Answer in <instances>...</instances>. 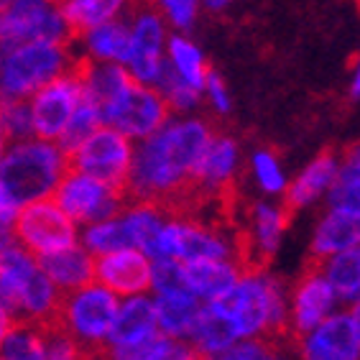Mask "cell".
<instances>
[{"label":"cell","mask_w":360,"mask_h":360,"mask_svg":"<svg viewBox=\"0 0 360 360\" xmlns=\"http://www.w3.org/2000/svg\"><path fill=\"white\" fill-rule=\"evenodd\" d=\"M212 123L205 118H169L164 128L139 141L133 148V164L125 184L131 202H148L167 215H184L189 205V181L207 141L212 139Z\"/></svg>","instance_id":"1"},{"label":"cell","mask_w":360,"mask_h":360,"mask_svg":"<svg viewBox=\"0 0 360 360\" xmlns=\"http://www.w3.org/2000/svg\"><path fill=\"white\" fill-rule=\"evenodd\" d=\"M207 304L228 319L238 340L286 338L289 286L266 266H245L230 291Z\"/></svg>","instance_id":"2"},{"label":"cell","mask_w":360,"mask_h":360,"mask_svg":"<svg viewBox=\"0 0 360 360\" xmlns=\"http://www.w3.org/2000/svg\"><path fill=\"white\" fill-rule=\"evenodd\" d=\"M0 307L13 322H54L59 319L62 294L49 281L39 258L23 248L0 253Z\"/></svg>","instance_id":"3"},{"label":"cell","mask_w":360,"mask_h":360,"mask_svg":"<svg viewBox=\"0 0 360 360\" xmlns=\"http://www.w3.org/2000/svg\"><path fill=\"white\" fill-rule=\"evenodd\" d=\"M67 172V156L54 141L28 139L6 148L0 159V181L6 184L15 205L46 200Z\"/></svg>","instance_id":"4"},{"label":"cell","mask_w":360,"mask_h":360,"mask_svg":"<svg viewBox=\"0 0 360 360\" xmlns=\"http://www.w3.org/2000/svg\"><path fill=\"white\" fill-rule=\"evenodd\" d=\"M67 44L56 41H23L11 49L0 67V90L8 100H26L39 87L64 75L72 67Z\"/></svg>","instance_id":"5"},{"label":"cell","mask_w":360,"mask_h":360,"mask_svg":"<svg viewBox=\"0 0 360 360\" xmlns=\"http://www.w3.org/2000/svg\"><path fill=\"white\" fill-rule=\"evenodd\" d=\"M118 304L120 297H115L112 291L100 284H87L82 289L62 294L59 322L77 340L79 350L105 347Z\"/></svg>","instance_id":"6"},{"label":"cell","mask_w":360,"mask_h":360,"mask_svg":"<svg viewBox=\"0 0 360 360\" xmlns=\"http://www.w3.org/2000/svg\"><path fill=\"white\" fill-rule=\"evenodd\" d=\"M125 13L131 31V56L125 70L139 84L156 87L167 70L169 26L148 0H133Z\"/></svg>","instance_id":"7"},{"label":"cell","mask_w":360,"mask_h":360,"mask_svg":"<svg viewBox=\"0 0 360 360\" xmlns=\"http://www.w3.org/2000/svg\"><path fill=\"white\" fill-rule=\"evenodd\" d=\"M133 148L136 146L128 136L110 125H100L67 159V169L87 174L115 192H125L133 164Z\"/></svg>","instance_id":"8"},{"label":"cell","mask_w":360,"mask_h":360,"mask_svg":"<svg viewBox=\"0 0 360 360\" xmlns=\"http://www.w3.org/2000/svg\"><path fill=\"white\" fill-rule=\"evenodd\" d=\"M172 118L167 100L156 87L139 84L133 79L118 97L100 105V120L110 125L131 141H146L148 136L164 128Z\"/></svg>","instance_id":"9"},{"label":"cell","mask_w":360,"mask_h":360,"mask_svg":"<svg viewBox=\"0 0 360 360\" xmlns=\"http://www.w3.org/2000/svg\"><path fill=\"white\" fill-rule=\"evenodd\" d=\"M84 97V56L75 59L64 75L54 77L51 82L31 95V125L34 136L41 141H56L64 125L70 123L72 112L77 110Z\"/></svg>","instance_id":"10"},{"label":"cell","mask_w":360,"mask_h":360,"mask_svg":"<svg viewBox=\"0 0 360 360\" xmlns=\"http://www.w3.org/2000/svg\"><path fill=\"white\" fill-rule=\"evenodd\" d=\"M13 233L18 248L41 258L77 243V222L59 210L51 197L21 205L15 212Z\"/></svg>","instance_id":"11"},{"label":"cell","mask_w":360,"mask_h":360,"mask_svg":"<svg viewBox=\"0 0 360 360\" xmlns=\"http://www.w3.org/2000/svg\"><path fill=\"white\" fill-rule=\"evenodd\" d=\"M51 200L75 222H87V225L110 220L128 207L125 192H115V189L105 187L103 181L92 179L82 172H75V169L64 172L62 181L56 184L54 194H51Z\"/></svg>","instance_id":"12"},{"label":"cell","mask_w":360,"mask_h":360,"mask_svg":"<svg viewBox=\"0 0 360 360\" xmlns=\"http://www.w3.org/2000/svg\"><path fill=\"white\" fill-rule=\"evenodd\" d=\"M0 41L70 44L72 36L56 6L46 0H11L0 8Z\"/></svg>","instance_id":"13"},{"label":"cell","mask_w":360,"mask_h":360,"mask_svg":"<svg viewBox=\"0 0 360 360\" xmlns=\"http://www.w3.org/2000/svg\"><path fill=\"white\" fill-rule=\"evenodd\" d=\"M340 309L333 286L327 284L317 264L297 278V284L289 289V317H286V338H299L309 333L319 322H325L333 312Z\"/></svg>","instance_id":"14"},{"label":"cell","mask_w":360,"mask_h":360,"mask_svg":"<svg viewBox=\"0 0 360 360\" xmlns=\"http://www.w3.org/2000/svg\"><path fill=\"white\" fill-rule=\"evenodd\" d=\"M291 212L284 202L264 200L253 202L248 210V228L240 236L243 264L245 266H266L276 256L284 243L286 228H289Z\"/></svg>","instance_id":"15"},{"label":"cell","mask_w":360,"mask_h":360,"mask_svg":"<svg viewBox=\"0 0 360 360\" xmlns=\"http://www.w3.org/2000/svg\"><path fill=\"white\" fill-rule=\"evenodd\" d=\"M299 360H360V338L347 309H338L309 333L294 338Z\"/></svg>","instance_id":"16"},{"label":"cell","mask_w":360,"mask_h":360,"mask_svg":"<svg viewBox=\"0 0 360 360\" xmlns=\"http://www.w3.org/2000/svg\"><path fill=\"white\" fill-rule=\"evenodd\" d=\"M95 281L115 297L151 291V258L139 248H123L95 256Z\"/></svg>","instance_id":"17"},{"label":"cell","mask_w":360,"mask_h":360,"mask_svg":"<svg viewBox=\"0 0 360 360\" xmlns=\"http://www.w3.org/2000/svg\"><path fill=\"white\" fill-rule=\"evenodd\" d=\"M338 159L340 156L335 151H322L294 179H289V187H286L281 202L291 215L299 210L314 207L319 200H325L330 187H333L335 174H338Z\"/></svg>","instance_id":"18"},{"label":"cell","mask_w":360,"mask_h":360,"mask_svg":"<svg viewBox=\"0 0 360 360\" xmlns=\"http://www.w3.org/2000/svg\"><path fill=\"white\" fill-rule=\"evenodd\" d=\"M159 335L156 325V309H153V297L148 294H136L125 297L118 304V312L112 319V327L108 333V350H120V347H133L143 340Z\"/></svg>","instance_id":"19"},{"label":"cell","mask_w":360,"mask_h":360,"mask_svg":"<svg viewBox=\"0 0 360 360\" xmlns=\"http://www.w3.org/2000/svg\"><path fill=\"white\" fill-rule=\"evenodd\" d=\"M39 266L59 294H70L87 284H95V256L79 243L56 253H46L39 258Z\"/></svg>","instance_id":"20"},{"label":"cell","mask_w":360,"mask_h":360,"mask_svg":"<svg viewBox=\"0 0 360 360\" xmlns=\"http://www.w3.org/2000/svg\"><path fill=\"white\" fill-rule=\"evenodd\" d=\"M360 243V220L338 210H325L312 230L309 240V256L312 264H322L325 258L353 250Z\"/></svg>","instance_id":"21"},{"label":"cell","mask_w":360,"mask_h":360,"mask_svg":"<svg viewBox=\"0 0 360 360\" xmlns=\"http://www.w3.org/2000/svg\"><path fill=\"white\" fill-rule=\"evenodd\" d=\"M181 269H184V284L189 294H194L202 304H207L230 291L245 266L238 261H192V264H181Z\"/></svg>","instance_id":"22"},{"label":"cell","mask_w":360,"mask_h":360,"mask_svg":"<svg viewBox=\"0 0 360 360\" xmlns=\"http://www.w3.org/2000/svg\"><path fill=\"white\" fill-rule=\"evenodd\" d=\"M153 309H156V325L161 335L187 340L194 319L202 309V302L187 289H176L153 294Z\"/></svg>","instance_id":"23"},{"label":"cell","mask_w":360,"mask_h":360,"mask_svg":"<svg viewBox=\"0 0 360 360\" xmlns=\"http://www.w3.org/2000/svg\"><path fill=\"white\" fill-rule=\"evenodd\" d=\"M133 0H64L59 6L72 39H82L92 28L110 23L131 8Z\"/></svg>","instance_id":"24"},{"label":"cell","mask_w":360,"mask_h":360,"mask_svg":"<svg viewBox=\"0 0 360 360\" xmlns=\"http://www.w3.org/2000/svg\"><path fill=\"white\" fill-rule=\"evenodd\" d=\"M327 210H338L360 220V143H353L338 159V174L325 197Z\"/></svg>","instance_id":"25"},{"label":"cell","mask_w":360,"mask_h":360,"mask_svg":"<svg viewBox=\"0 0 360 360\" xmlns=\"http://www.w3.org/2000/svg\"><path fill=\"white\" fill-rule=\"evenodd\" d=\"M189 345L197 350L205 360L215 358V355L225 353L228 347H233L240 340L236 338L233 327L228 325V319L222 317L212 304H202L200 314L194 319L192 330L187 338Z\"/></svg>","instance_id":"26"},{"label":"cell","mask_w":360,"mask_h":360,"mask_svg":"<svg viewBox=\"0 0 360 360\" xmlns=\"http://www.w3.org/2000/svg\"><path fill=\"white\" fill-rule=\"evenodd\" d=\"M167 64L174 75L192 84L202 92V84L207 79L210 64L202 54V49L187 34H169L167 39Z\"/></svg>","instance_id":"27"},{"label":"cell","mask_w":360,"mask_h":360,"mask_svg":"<svg viewBox=\"0 0 360 360\" xmlns=\"http://www.w3.org/2000/svg\"><path fill=\"white\" fill-rule=\"evenodd\" d=\"M82 39L87 44V56L95 62H112L125 67L131 56V31H128V21H120V18L92 28Z\"/></svg>","instance_id":"28"},{"label":"cell","mask_w":360,"mask_h":360,"mask_svg":"<svg viewBox=\"0 0 360 360\" xmlns=\"http://www.w3.org/2000/svg\"><path fill=\"white\" fill-rule=\"evenodd\" d=\"M317 266H319V271H322V276L327 278V284L333 286L340 304L350 307L358 302L360 299V266H358V256H355V248L325 258V261Z\"/></svg>","instance_id":"29"},{"label":"cell","mask_w":360,"mask_h":360,"mask_svg":"<svg viewBox=\"0 0 360 360\" xmlns=\"http://www.w3.org/2000/svg\"><path fill=\"white\" fill-rule=\"evenodd\" d=\"M3 360H46V335L39 322H13L0 342Z\"/></svg>","instance_id":"30"},{"label":"cell","mask_w":360,"mask_h":360,"mask_svg":"<svg viewBox=\"0 0 360 360\" xmlns=\"http://www.w3.org/2000/svg\"><path fill=\"white\" fill-rule=\"evenodd\" d=\"M100 125H103V120H100V108H97L95 100L84 92V97L79 100V105H77V110L72 112L70 123L64 125V131L59 133V139H56L54 143L59 146V151L70 159L72 153L90 139Z\"/></svg>","instance_id":"31"},{"label":"cell","mask_w":360,"mask_h":360,"mask_svg":"<svg viewBox=\"0 0 360 360\" xmlns=\"http://www.w3.org/2000/svg\"><path fill=\"white\" fill-rule=\"evenodd\" d=\"M250 176L256 181V187L269 197V200H278L284 197L286 187H289V176L284 172V164L271 148H256L248 159Z\"/></svg>","instance_id":"32"},{"label":"cell","mask_w":360,"mask_h":360,"mask_svg":"<svg viewBox=\"0 0 360 360\" xmlns=\"http://www.w3.org/2000/svg\"><path fill=\"white\" fill-rule=\"evenodd\" d=\"M82 245L90 250L92 256H103V253H112V250L133 248L128 228H125V222L120 215L110 217V220L90 222V225L84 228Z\"/></svg>","instance_id":"33"},{"label":"cell","mask_w":360,"mask_h":360,"mask_svg":"<svg viewBox=\"0 0 360 360\" xmlns=\"http://www.w3.org/2000/svg\"><path fill=\"white\" fill-rule=\"evenodd\" d=\"M156 90L164 95L172 115L174 112H179V115H189V112L197 110L200 103H202V92L194 90L192 84H187L184 79H179V77L169 70V64H167V70H164V75H161L159 84H156Z\"/></svg>","instance_id":"34"},{"label":"cell","mask_w":360,"mask_h":360,"mask_svg":"<svg viewBox=\"0 0 360 360\" xmlns=\"http://www.w3.org/2000/svg\"><path fill=\"white\" fill-rule=\"evenodd\" d=\"M210 360H289L281 340H240Z\"/></svg>","instance_id":"35"},{"label":"cell","mask_w":360,"mask_h":360,"mask_svg":"<svg viewBox=\"0 0 360 360\" xmlns=\"http://www.w3.org/2000/svg\"><path fill=\"white\" fill-rule=\"evenodd\" d=\"M148 3L159 11L167 26H172L176 34L192 31L202 8V0H148Z\"/></svg>","instance_id":"36"},{"label":"cell","mask_w":360,"mask_h":360,"mask_svg":"<svg viewBox=\"0 0 360 360\" xmlns=\"http://www.w3.org/2000/svg\"><path fill=\"white\" fill-rule=\"evenodd\" d=\"M0 125L6 131L8 141H28L34 136V125H31V108L26 100H8L0 108Z\"/></svg>","instance_id":"37"},{"label":"cell","mask_w":360,"mask_h":360,"mask_svg":"<svg viewBox=\"0 0 360 360\" xmlns=\"http://www.w3.org/2000/svg\"><path fill=\"white\" fill-rule=\"evenodd\" d=\"M187 289L184 284V269L179 261H151V294ZM189 291V289H187Z\"/></svg>","instance_id":"38"},{"label":"cell","mask_w":360,"mask_h":360,"mask_svg":"<svg viewBox=\"0 0 360 360\" xmlns=\"http://www.w3.org/2000/svg\"><path fill=\"white\" fill-rule=\"evenodd\" d=\"M202 100H207V105L212 108V112H215L217 118H225V115H230V110H233V100H230L228 84H225V79H222L215 70L207 72V79L202 84Z\"/></svg>","instance_id":"39"},{"label":"cell","mask_w":360,"mask_h":360,"mask_svg":"<svg viewBox=\"0 0 360 360\" xmlns=\"http://www.w3.org/2000/svg\"><path fill=\"white\" fill-rule=\"evenodd\" d=\"M15 212H18V205H15V200L6 189V184L0 181V222H11L13 225Z\"/></svg>","instance_id":"40"},{"label":"cell","mask_w":360,"mask_h":360,"mask_svg":"<svg viewBox=\"0 0 360 360\" xmlns=\"http://www.w3.org/2000/svg\"><path fill=\"white\" fill-rule=\"evenodd\" d=\"M15 245H18V243H15L13 225H11V222H0V253L15 248Z\"/></svg>","instance_id":"41"},{"label":"cell","mask_w":360,"mask_h":360,"mask_svg":"<svg viewBox=\"0 0 360 360\" xmlns=\"http://www.w3.org/2000/svg\"><path fill=\"white\" fill-rule=\"evenodd\" d=\"M350 97H353V100H360V56L353 67V77H350Z\"/></svg>","instance_id":"42"},{"label":"cell","mask_w":360,"mask_h":360,"mask_svg":"<svg viewBox=\"0 0 360 360\" xmlns=\"http://www.w3.org/2000/svg\"><path fill=\"white\" fill-rule=\"evenodd\" d=\"M236 0H202V8H207V11H212V13H220V11H225L228 6H233Z\"/></svg>","instance_id":"43"},{"label":"cell","mask_w":360,"mask_h":360,"mask_svg":"<svg viewBox=\"0 0 360 360\" xmlns=\"http://www.w3.org/2000/svg\"><path fill=\"white\" fill-rule=\"evenodd\" d=\"M79 360H108V347H95V350H82Z\"/></svg>","instance_id":"44"},{"label":"cell","mask_w":360,"mask_h":360,"mask_svg":"<svg viewBox=\"0 0 360 360\" xmlns=\"http://www.w3.org/2000/svg\"><path fill=\"white\" fill-rule=\"evenodd\" d=\"M11 327H13V319H11V314L0 307V342L6 340V335H8V330H11Z\"/></svg>","instance_id":"45"},{"label":"cell","mask_w":360,"mask_h":360,"mask_svg":"<svg viewBox=\"0 0 360 360\" xmlns=\"http://www.w3.org/2000/svg\"><path fill=\"white\" fill-rule=\"evenodd\" d=\"M347 312H350V319H353L355 333H358V338H360V299L355 302V304L347 307Z\"/></svg>","instance_id":"46"},{"label":"cell","mask_w":360,"mask_h":360,"mask_svg":"<svg viewBox=\"0 0 360 360\" xmlns=\"http://www.w3.org/2000/svg\"><path fill=\"white\" fill-rule=\"evenodd\" d=\"M6 148H8V136H6V131H3V125H0V159H3Z\"/></svg>","instance_id":"47"},{"label":"cell","mask_w":360,"mask_h":360,"mask_svg":"<svg viewBox=\"0 0 360 360\" xmlns=\"http://www.w3.org/2000/svg\"><path fill=\"white\" fill-rule=\"evenodd\" d=\"M6 103H8V97H6V92L0 90V108H3V105H6Z\"/></svg>","instance_id":"48"},{"label":"cell","mask_w":360,"mask_h":360,"mask_svg":"<svg viewBox=\"0 0 360 360\" xmlns=\"http://www.w3.org/2000/svg\"><path fill=\"white\" fill-rule=\"evenodd\" d=\"M355 256H358V266H360V243L355 245Z\"/></svg>","instance_id":"49"},{"label":"cell","mask_w":360,"mask_h":360,"mask_svg":"<svg viewBox=\"0 0 360 360\" xmlns=\"http://www.w3.org/2000/svg\"><path fill=\"white\" fill-rule=\"evenodd\" d=\"M108 360H110V358H108Z\"/></svg>","instance_id":"50"}]
</instances>
